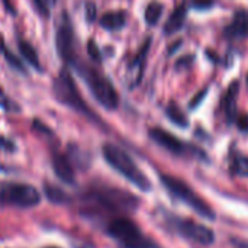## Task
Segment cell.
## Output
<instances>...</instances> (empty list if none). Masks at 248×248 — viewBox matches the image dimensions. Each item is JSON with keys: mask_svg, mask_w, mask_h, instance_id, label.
<instances>
[{"mask_svg": "<svg viewBox=\"0 0 248 248\" xmlns=\"http://www.w3.org/2000/svg\"><path fill=\"white\" fill-rule=\"evenodd\" d=\"M108 234L121 248H163L148 238L134 221L124 217L115 218L108 224Z\"/></svg>", "mask_w": 248, "mask_h": 248, "instance_id": "cell-3", "label": "cell"}, {"mask_svg": "<svg viewBox=\"0 0 248 248\" xmlns=\"http://www.w3.org/2000/svg\"><path fill=\"white\" fill-rule=\"evenodd\" d=\"M160 180H161L163 186L169 190L170 195H173L176 199L185 202L198 215H201V217H203V218H206L209 221H214L215 219L214 209L186 182H183L182 179H177L174 176H170V174H161L160 176Z\"/></svg>", "mask_w": 248, "mask_h": 248, "instance_id": "cell-4", "label": "cell"}, {"mask_svg": "<svg viewBox=\"0 0 248 248\" xmlns=\"http://www.w3.org/2000/svg\"><path fill=\"white\" fill-rule=\"evenodd\" d=\"M150 138L154 142H157L160 147H163L164 150H167L176 155H182L187 150V145L182 140H179L177 137H174L173 134H170L161 128H151L150 129Z\"/></svg>", "mask_w": 248, "mask_h": 248, "instance_id": "cell-9", "label": "cell"}, {"mask_svg": "<svg viewBox=\"0 0 248 248\" xmlns=\"http://www.w3.org/2000/svg\"><path fill=\"white\" fill-rule=\"evenodd\" d=\"M68 65H71L77 71V74L86 83V86L89 87V90L92 92L94 99L103 108H106L109 110H113L118 108L119 96L116 93V89L113 87V84L110 83V80L108 77H105L103 74L96 71L89 64L83 62L78 57H76Z\"/></svg>", "mask_w": 248, "mask_h": 248, "instance_id": "cell-1", "label": "cell"}, {"mask_svg": "<svg viewBox=\"0 0 248 248\" xmlns=\"http://www.w3.org/2000/svg\"><path fill=\"white\" fill-rule=\"evenodd\" d=\"M235 122H237V126H238V129H240V131H243V132H248V115L247 113H243V115L237 116Z\"/></svg>", "mask_w": 248, "mask_h": 248, "instance_id": "cell-26", "label": "cell"}, {"mask_svg": "<svg viewBox=\"0 0 248 248\" xmlns=\"http://www.w3.org/2000/svg\"><path fill=\"white\" fill-rule=\"evenodd\" d=\"M52 169L55 176L67 183V185H74L76 183V174H74V169L68 160V157L62 155L61 153H54L52 154Z\"/></svg>", "mask_w": 248, "mask_h": 248, "instance_id": "cell-10", "label": "cell"}, {"mask_svg": "<svg viewBox=\"0 0 248 248\" xmlns=\"http://www.w3.org/2000/svg\"><path fill=\"white\" fill-rule=\"evenodd\" d=\"M174 230L185 238L201 244V246H211L215 241V234L208 227L198 224L192 219H173Z\"/></svg>", "mask_w": 248, "mask_h": 248, "instance_id": "cell-7", "label": "cell"}, {"mask_svg": "<svg viewBox=\"0 0 248 248\" xmlns=\"http://www.w3.org/2000/svg\"><path fill=\"white\" fill-rule=\"evenodd\" d=\"M247 83H248V76H247Z\"/></svg>", "mask_w": 248, "mask_h": 248, "instance_id": "cell-32", "label": "cell"}, {"mask_svg": "<svg viewBox=\"0 0 248 248\" xmlns=\"http://www.w3.org/2000/svg\"><path fill=\"white\" fill-rule=\"evenodd\" d=\"M49 248H55V247H49Z\"/></svg>", "mask_w": 248, "mask_h": 248, "instance_id": "cell-33", "label": "cell"}, {"mask_svg": "<svg viewBox=\"0 0 248 248\" xmlns=\"http://www.w3.org/2000/svg\"><path fill=\"white\" fill-rule=\"evenodd\" d=\"M232 244L235 248H248V241L240 240V238H232Z\"/></svg>", "mask_w": 248, "mask_h": 248, "instance_id": "cell-30", "label": "cell"}, {"mask_svg": "<svg viewBox=\"0 0 248 248\" xmlns=\"http://www.w3.org/2000/svg\"><path fill=\"white\" fill-rule=\"evenodd\" d=\"M87 52H89V55H90V58H92L93 61H96V62H100V61H102L100 49H99V46L96 45V42H94L93 39H90V41L87 42Z\"/></svg>", "mask_w": 248, "mask_h": 248, "instance_id": "cell-22", "label": "cell"}, {"mask_svg": "<svg viewBox=\"0 0 248 248\" xmlns=\"http://www.w3.org/2000/svg\"><path fill=\"white\" fill-rule=\"evenodd\" d=\"M206 93H208V89H205V90H202V92H199L190 102H189V108L190 109H196L201 103H202V100L205 99V96H206Z\"/></svg>", "mask_w": 248, "mask_h": 248, "instance_id": "cell-25", "label": "cell"}, {"mask_svg": "<svg viewBox=\"0 0 248 248\" xmlns=\"http://www.w3.org/2000/svg\"><path fill=\"white\" fill-rule=\"evenodd\" d=\"M238 90L240 84L237 80H234L228 89L225 90V94L222 97V108L227 116V121L231 124L237 119V99H238Z\"/></svg>", "mask_w": 248, "mask_h": 248, "instance_id": "cell-11", "label": "cell"}, {"mask_svg": "<svg viewBox=\"0 0 248 248\" xmlns=\"http://www.w3.org/2000/svg\"><path fill=\"white\" fill-rule=\"evenodd\" d=\"M52 90H54V96L61 103H64L65 106H70L71 109L87 116L89 119L99 122L96 115L90 110V108L87 106V103L83 100L81 94L78 93V89H77V86H76V83H74V80H73V77L67 68H62L61 73L58 74V77L54 80Z\"/></svg>", "mask_w": 248, "mask_h": 248, "instance_id": "cell-5", "label": "cell"}, {"mask_svg": "<svg viewBox=\"0 0 248 248\" xmlns=\"http://www.w3.org/2000/svg\"><path fill=\"white\" fill-rule=\"evenodd\" d=\"M0 148H3L6 151H15V144L10 140H6V138L0 137Z\"/></svg>", "mask_w": 248, "mask_h": 248, "instance_id": "cell-27", "label": "cell"}, {"mask_svg": "<svg viewBox=\"0 0 248 248\" xmlns=\"http://www.w3.org/2000/svg\"><path fill=\"white\" fill-rule=\"evenodd\" d=\"M0 108L6 112H19L20 110L19 105L16 102H13L10 97H7L1 87H0Z\"/></svg>", "mask_w": 248, "mask_h": 248, "instance_id": "cell-20", "label": "cell"}, {"mask_svg": "<svg viewBox=\"0 0 248 248\" xmlns=\"http://www.w3.org/2000/svg\"><path fill=\"white\" fill-rule=\"evenodd\" d=\"M17 46H19V51L22 54V57L36 70V71H42V65L39 62V57H38V52L36 49L25 39L19 38L17 39Z\"/></svg>", "mask_w": 248, "mask_h": 248, "instance_id": "cell-15", "label": "cell"}, {"mask_svg": "<svg viewBox=\"0 0 248 248\" xmlns=\"http://www.w3.org/2000/svg\"><path fill=\"white\" fill-rule=\"evenodd\" d=\"M55 45H57V51H58L60 57L65 62L70 64L77 57L76 49H74V31H73L70 17L65 13L61 16V20L57 26Z\"/></svg>", "mask_w": 248, "mask_h": 248, "instance_id": "cell-8", "label": "cell"}, {"mask_svg": "<svg viewBox=\"0 0 248 248\" xmlns=\"http://www.w3.org/2000/svg\"><path fill=\"white\" fill-rule=\"evenodd\" d=\"M7 48H6V44H4V39H3V35L0 33V52H4Z\"/></svg>", "mask_w": 248, "mask_h": 248, "instance_id": "cell-31", "label": "cell"}, {"mask_svg": "<svg viewBox=\"0 0 248 248\" xmlns=\"http://www.w3.org/2000/svg\"><path fill=\"white\" fill-rule=\"evenodd\" d=\"M193 6H195L196 9H208V7H211V6H214V1H212V0H196V1L193 3Z\"/></svg>", "mask_w": 248, "mask_h": 248, "instance_id": "cell-28", "label": "cell"}, {"mask_svg": "<svg viewBox=\"0 0 248 248\" xmlns=\"http://www.w3.org/2000/svg\"><path fill=\"white\" fill-rule=\"evenodd\" d=\"M126 25V13L124 10L108 12L100 17V26L108 31H119Z\"/></svg>", "mask_w": 248, "mask_h": 248, "instance_id": "cell-14", "label": "cell"}, {"mask_svg": "<svg viewBox=\"0 0 248 248\" xmlns=\"http://www.w3.org/2000/svg\"><path fill=\"white\" fill-rule=\"evenodd\" d=\"M186 16H187V7L186 6H177L171 15L169 16L166 25H164V32L167 35H173L176 33L177 31H180L183 28V23L186 20Z\"/></svg>", "mask_w": 248, "mask_h": 248, "instance_id": "cell-13", "label": "cell"}, {"mask_svg": "<svg viewBox=\"0 0 248 248\" xmlns=\"http://www.w3.org/2000/svg\"><path fill=\"white\" fill-rule=\"evenodd\" d=\"M102 153H103L106 163L113 170H116L121 176H124L129 183H132L135 187H138L142 192H148L151 189L150 179L140 170L135 161L122 148L113 144H105L102 148Z\"/></svg>", "mask_w": 248, "mask_h": 248, "instance_id": "cell-2", "label": "cell"}, {"mask_svg": "<svg viewBox=\"0 0 248 248\" xmlns=\"http://www.w3.org/2000/svg\"><path fill=\"white\" fill-rule=\"evenodd\" d=\"M163 10H164V7L161 3H158V1L150 3L145 9V22L148 25H155L163 15Z\"/></svg>", "mask_w": 248, "mask_h": 248, "instance_id": "cell-18", "label": "cell"}, {"mask_svg": "<svg viewBox=\"0 0 248 248\" xmlns=\"http://www.w3.org/2000/svg\"><path fill=\"white\" fill-rule=\"evenodd\" d=\"M192 61H193V55H192V57H190V55H186V57L180 58V60L176 62V67H183L185 64H186V65H189Z\"/></svg>", "mask_w": 248, "mask_h": 248, "instance_id": "cell-29", "label": "cell"}, {"mask_svg": "<svg viewBox=\"0 0 248 248\" xmlns=\"http://www.w3.org/2000/svg\"><path fill=\"white\" fill-rule=\"evenodd\" d=\"M39 192L25 183L0 182V205L13 208H33L39 203Z\"/></svg>", "mask_w": 248, "mask_h": 248, "instance_id": "cell-6", "label": "cell"}, {"mask_svg": "<svg viewBox=\"0 0 248 248\" xmlns=\"http://www.w3.org/2000/svg\"><path fill=\"white\" fill-rule=\"evenodd\" d=\"M166 115L167 118L177 126L180 128H187L189 125V121H187V116L185 115V112L179 108V105H176L174 102H170L166 108Z\"/></svg>", "mask_w": 248, "mask_h": 248, "instance_id": "cell-17", "label": "cell"}, {"mask_svg": "<svg viewBox=\"0 0 248 248\" xmlns=\"http://www.w3.org/2000/svg\"><path fill=\"white\" fill-rule=\"evenodd\" d=\"M231 170L237 176L248 177V157H246V155L234 157L232 163H231Z\"/></svg>", "mask_w": 248, "mask_h": 248, "instance_id": "cell-19", "label": "cell"}, {"mask_svg": "<svg viewBox=\"0 0 248 248\" xmlns=\"http://www.w3.org/2000/svg\"><path fill=\"white\" fill-rule=\"evenodd\" d=\"M35 9L38 10V13L42 17H48L49 16V6H48V0H32Z\"/></svg>", "mask_w": 248, "mask_h": 248, "instance_id": "cell-23", "label": "cell"}, {"mask_svg": "<svg viewBox=\"0 0 248 248\" xmlns=\"http://www.w3.org/2000/svg\"><path fill=\"white\" fill-rule=\"evenodd\" d=\"M225 33L232 38H246L248 36V10L235 12L232 22L225 29Z\"/></svg>", "mask_w": 248, "mask_h": 248, "instance_id": "cell-12", "label": "cell"}, {"mask_svg": "<svg viewBox=\"0 0 248 248\" xmlns=\"http://www.w3.org/2000/svg\"><path fill=\"white\" fill-rule=\"evenodd\" d=\"M4 58H6V61H7V64L12 67V68H15L16 71H19V73H23V74H26V70H25V65L22 64V61L19 60V58H16L9 49H6L4 52Z\"/></svg>", "mask_w": 248, "mask_h": 248, "instance_id": "cell-21", "label": "cell"}, {"mask_svg": "<svg viewBox=\"0 0 248 248\" xmlns=\"http://www.w3.org/2000/svg\"><path fill=\"white\" fill-rule=\"evenodd\" d=\"M96 15H97L96 4H94L93 1H87V3H86V20L92 23V22L96 19Z\"/></svg>", "mask_w": 248, "mask_h": 248, "instance_id": "cell-24", "label": "cell"}, {"mask_svg": "<svg viewBox=\"0 0 248 248\" xmlns=\"http://www.w3.org/2000/svg\"><path fill=\"white\" fill-rule=\"evenodd\" d=\"M44 193L46 199L55 205H64L70 202V196L61 187L51 185V183H44Z\"/></svg>", "mask_w": 248, "mask_h": 248, "instance_id": "cell-16", "label": "cell"}]
</instances>
